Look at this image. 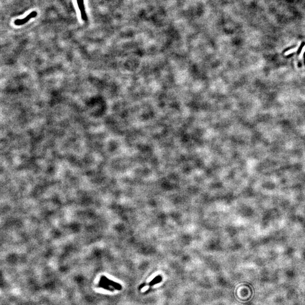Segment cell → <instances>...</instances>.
<instances>
[{
    "label": "cell",
    "instance_id": "1",
    "mask_svg": "<svg viewBox=\"0 0 305 305\" xmlns=\"http://www.w3.org/2000/svg\"><path fill=\"white\" fill-rule=\"evenodd\" d=\"M38 15V13L36 11H32L31 12L30 14L29 15H28L27 17L23 18V19H17L15 20V22H14V24H15L16 26H22V25H23V24L26 23L27 22H28V21H30V19H31L32 18H33L36 17Z\"/></svg>",
    "mask_w": 305,
    "mask_h": 305
},
{
    "label": "cell",
    "instance_id": "2",
    "mask_svg": "<svg viewBox=\"0 0 305 305\" xmlns=\"http://www.w3.org/2000/svg\"><path fill=\"white\" fill-rule=\"evenodd\" d=\"M78 5L79 6V10L80 11L81 17L83 21H87V16L86 14V10H85V7H84V0H77Z\"/></svg>",
    "mask_w": 305,
    "mask_h": 305
},
{
    "label": "cell",
    "instance_id": "3",
    "mask_svg": "<svg viewBox=\"0 0 305 305\" xmlns=\"http://www.w3.org/2000/svg\"><path fill=\"white\" fill-rule=\"evenodd\" d=\"M161 281V276H157V277H155V279L152 280V281H151L150 282L149 285H151V286H153V285H154L156 284H157V283H160V282Z\"/></svg>",
    "mask_w": 305,
    "mask_h": 305
},
{
    "label": "cell",
    "instance_id": "4",
    "mask_svg": "<svg viewBox=\"0 0 305 305\" xmlns=\"http://www.w3.org/2000/svg\"><path fill=\"white\" fill-rule=\"evenodd\" d=\"M305 42H302V43L301 45V46H300V47H299V49H298V52H297V54H298V55H299V54H300V53L301 52L302 49V48H303V46H305Z\"/></svg>",
    "mask_w": 305,
    "mask_h": 305
},
{
    "label": "cell",
    "instance_id": "5",
    "mask_svg": "<svg viewBox=\"0 0 305 305\" xmlns=\"http://www.w3.org/2000/svg\"><path fill=\"white\" fill-rule=\"evenodd\" d=\"M303 56H304V59H304V62H305V53H304V55H303Z\"/></svg>",
    "mask_w": 305,
    "mask_h": 305
}]
</instances>
